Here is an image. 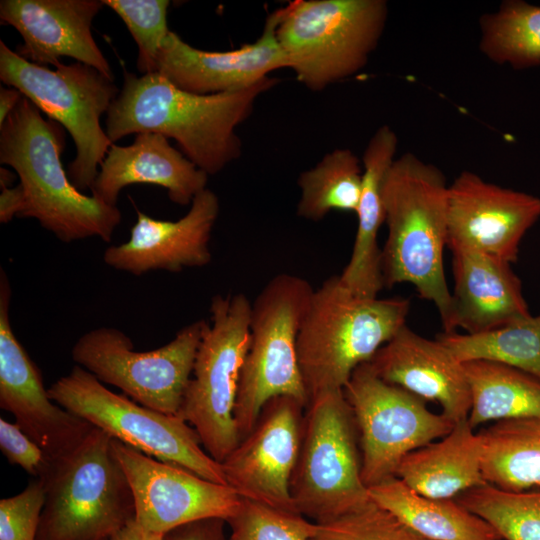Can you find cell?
Returning a JSON list of instances; mask_svg holds the SVG:
<instances>
[{
  "label": "cell",
  "mask_w": 540,
  "mask_h": 540,
  "mask_svg": "<svg viewBox=\"0 0 540 540\" xmlns=\"http://www.w3.org/2000/svg\"><path fill=\"white\" fill-rule=\"evenodd\" d=\"M278 82L266 77L244 89L199 95L177 88L159 72L137 76L124 71L122 88L106 113L105 131L112 143L145 132L172 138L186 158L214 175L240 157L237 127L258 97Z\"/></svg>",
  "instance_id": "cell-1"
},
{
  "label": "cell",
  "mask_w": 540,
  "mask_h": 540,
  "mask_svg": "<svg viewBox=\"0 0 540 540\" xmlns=\"http://www.w3.org/2000/svg\"><path fill=\"white\" fill-rule=\"evenodd\" d=\"M448 186L443 172L412 153L396 158L383 185L387 239L381 250L384 287L412 284L436 306L444 332L456 331L444 274Z\"/></svg>",
  "instance_id": "cell-2"
},
{
  "label": "cell",
  "mask_w": 540,
  "mask_h": 540,
  "mask_svg": "<svg viewBox=\"0 0 540 540\" xmlns=\"http://www.w3.org/2000/svg\"><path fill=\"white\" fill-rule=\"evenodd\" d=\"M64 147L63 126L22 96L0 126V163L14 169L24 192L20 218H35L66 243L94 236L110 242L121 212L72 184L61 162Z\"/></svg>",
  "instance_id": "cell-3"
},
{
  "label": "cell",
  "mask_w": 540,
  "mask_h": 540,
  "mask_svg": "<svg viewBox=\"0 0 540 540\" xmlns=\"http://www.w3.org/2000/svg\"><path fill=\"white\" fill-rule=\"evenodd\" d=\"M409 310L408 299L361 296L339 275L326 279L314 290L297 337L309 401L320 393L343 390L354 370L406 325Z\"/></svg>",
  "instance_id": "cell-4"
},
{
  "label": "cell",
  "mask_w": 540,
  "mask_h": 540,
  "mask_svg": "<svg viewBox=\"0 0 540 540\" xmlns=\"http://www.w3.org/2000/svg\"><path fill=\"white\" fill-rule=\"evenodd\" d=\"M36 540H111L135 519L128 479L112 437L93 427L68 454L50 461Z\"/></svg>",
  "instance_id": "cell-5"
},
{
  "label": "cell",
  "mask_w": 540,
  "mask_h": 540,
  "mask_svg": "<svg viewBox=\"0 0 540 540\" xmlns=\"http://www.w3.org/2000/svg\"><path fill=\"white\" fill-rule=\"evenodd\" d=\"M276 36L299 82L314 92L361 71L388 18L385 0H294Z\"/></svg>",
  "instance_id": "cell-6"
},
{
  "label": "cell",
  "mask_w": 540,
  "mask_h": 540,
  "mask_svg": "<svg viewBox=\"0 0 540 540\" xmlns=\"http://www.w3.org/2000/svg\"><path fill=\"white\" fill-rule=\"evenodd\" d=\"M361 467L358 430L343 390L311 398L304 410L301 444L290 480L296 511L325 523L369 503Z\"/></svg>",
  "instance_id": "cell-7"
},
{
  "label": "cell",
  "mask_w": 540,
  "mask_h": 540,
  "mask_svg": "<svg viewBox=\"0 0 540 540\" xmlns=\"http://www.w3.org/2000/svg\"><path fill=\"white\" fill-rule=\"evenodd\" d=\"M313 292L306 279L282 273L274 276L251 302L250 345L234 409L240 440L253 429L270 399L289 396L305 408L308 405L297 337Z\"/></svg>",
  "instance_id": "cell-8"
},
{
  "label": "cell",
  "mask_w": 540,
  "mask_h": 540,
  "mask_svg": "<svg viewBox=\"0 0 540 540\" xmlns=\"http://www.w3.org/2000/svg\"><path fill=\"white\" fill-rule=\"evenodd\" d=\"M0 80L16 88L71 135L76 155L67 173L81 192L91 189L112 143L101 127L120 89L114 80L80 63L55 69L31 63L0 41Z\"/></svg>",
  "instance_id": "cell-9"
},
{
  "label": "cell",
  "mask_w": 540,
  "mask_h": 540,
  "mask_svg": "<svg viewBox=\"0 0 540 540\" xmlns=\"http://www.w3.org/2000/svg\"><path fill=\"white\" fill-rule=\"evenodd\" d=\"M251 302L243 293L215 295L178 412L206 452L222 463L238 445L234 409L250 345Z\"/></svg>",
  "instance_id": "cell-10"
},
{
  "label": "cell",
  "mask_w": 540,
  "mask_h": 540,
  "mask_svg": "<svg viewBox=\"0 0 540 540\" xmlns=\"http://www.w3.org/2000/svg\"><path fill=\"white\" fill-rule=\"evenodd\" d=\"M52 401L94 427L155 459L180 465L202 478L227 485L222 464L204 449L196 430L178 415L143 406L110 391L75 365L48 389Z\"/></svg>",
  "instance_id": "cell-11"
},
{
  "label": "cell",
  "mask_w": 540,
  "mask_h": 540,
  "mask_svg": "<svg viewBox=\"0 0 540 540\" xmlns=\"http://www.w3.org/2000/svg\"><path fill=\"white\" fill-rule=\"evenodd\" d=\"M206 322L195 321L166 345L145 352L136 351L124 332L100 327L76 341L72 359L100 382L119 388L135 402L178 415Z\"/></svg>",
  "instance_id": "cell-12"
},
{
  "label": "cell",
  "mask_w": 540,
  "mask_h": 540,
  "mask_svg": "<svg viewBox=\"0 0 540 540\" xmlns=\"http://www.w3.org/2000/svg\"><path fill=\"white\" fill-rule=\"evenodd\" d=\"M343 392L356 422L367 488L396 477L407 454L446 436L456 423L430 411L420 397L380 379L369 363L354 370Z\"/></svg>",
  "instance_id": "cell-13"
},
{
  "label": "cell",
  "mask_w": 540,
  "mask_h": 540,
  "mask_svg": "<svg viewBox=\"0 0 540 540\" xmlns=\"http://www.w3.org/2000/svg\"><path fill=\"white\" fill-rule=\"evenodd\" d=\"M112 449L133 493L135 521L149 532L164 535L206 518L227 521L240 506L242 498L229 485L206 480L113 438Z\"/></svg>",
  "instance_id": "cell-14"
},
{
  "label": "cell",
  "mask_w": 540,
  "mask_h": 540,
  "mask_svg": "<svg viewBox=\"0 0 540 540\" xmlns=\"http://www.w3.org/2000/svg\"><path fill=\"white\" fill-rule=\"evenodd\" d=\"M304 410L289 396L270 399L253 429L221 463L227 485L241 498L297 512L290 480L299 454Z\"/></svg>",
  "instance_id": "cell-15"
},
{
  "label": "cell",
  "mask_w": 540,
  "mask_h": 540,
  "mask_svg": "<svg viewBox=\"0 0 540 540\" xmlns=\"http://www.w3.org/2000/svg\"><path fill=\"white\" fill-rule=\"evenodd\" d=\"M11 288L0 271V407L55 460L75 449L93 429L48 395L38 367L16 338L10 320Z\"/></svg>",
  "instance_id": "cell-16"
},
{
  "label": "cell",
  "mask_w": 540,
  "mask_h": 540,
  "mask_svg": "<svg viewBox=\"0 0 540 540\" xmlns=\"http://www.w3.org/2000/svg\"><path fill=\"white\" fill-rule=\"evenodd\" d=\"M540 218V197L501 187L472 171L448 186L447 246L475 250L508 263Z\"/></svg>",
  "instance_id": "cell-17"
},
{
  "label": "cell",
  "mask_w": 540,
  "mask_h": 540,
  "mask_svg": "<svg viewBox=\"0 0 540 540\" xmlns=\"http://www.w3.org/2000/svg\"><path fill=\"white\" fill-rule=\"evenodd\" d=\"M279 9L271 12L259 38L240 48L204 51L170 31L159 50L157 72L177 88L199 95L249 87L290 63L276 36Z\"/></svg>",
  "instance_id": "cell-18"
},
{
  "label": "cell",
  "mask_w": 540,
  "mask_h": 540,
  "mask_svg": "<svg viewBox=\"0 0 540 540\" xmlns=\"http://www.w3.org/2000/svg\"><path fill=\"white\" fill-rule=\"evenodd\" d=\"M103 6L102 0H1L0 20L22 36L15 52L25 60L55 68L66 56L114 80L91 30Z\"/></svg>",
  "instance_id": "cell-19"
},
{
  "label": "cell",
  "mask_w": 540,
  "mask_h": 540,
  "mask_svg": "<svg viewBox=\"0 0 540 540\" xmlns=\"http://www.w3.org/2000/svg\"><path fill=\"white\" fill-rule=\"evenodd\" d=\"M219 209L217 195L206 188L176 221L154 219L137 210L129 240L108 247L104 262L136 276L153 270L179 272L185 267H203L211 261L209 241Z\"/></svg>",
  "instance_id": "cell-20"
},
{
  "label": "cell",
  "mask_w": 540,
  "mask_h": 540,
  "mask_svg": "<svg viewBox=\"0 0 540 540\" xmlns=\"http://www.w3.org/2000/svg\"><path fill=\"white\" fill-rule=\"evenodd\" d=\"M368 363L383 381L438 403L454 422L468 418L471 396L463 365L439 340L404 325Z\"/></svg>",
  "instance_id": "cell-21"
},
{
  "label": "cell",
  "mask_w": 540,
  "mask_h": 540,
  "mask_svg": "<svg viewBox=\"0 0 540 540\" xmlns=\"http://www.w3.org/2000/svg\"><path fill=\"white\" fill-rule=\"evenodd\" d=\"M207 181L208 174L171 146L168 138L145 132L136 134L131 145H111L90 190L96 198L117 206L124 187L153 184L167 189L175 204L187 206L207 188Z\"/></svg>",
  "instance_id": "cell-22"
},
{
  "label": "cell",
  "mask_w": 540,
  "mask_h": 540,
  "mask_svg": "<svg viewBox=\"0 0 540 540\" xmlns=\"http://www.w3.org/2000/svg\"><path fill=\"white\" fill-rule=\"evenodd\" d=\"M451 251L456 329L475 334L530 315L510 263L471 249Z\"/></svg>",
  "instance_id": "cell-23"
},
{
  "label": "cell",
  "mask_w": 540,
  "mask_h": 540,
  "mask_svg": "<svg viewBox=\"0 0 540 540\" xmlns=\"http://www.w3.org/2000/svg\"><path fill=\"white\" fill-rule=\"evenodd\" d=\"M398 137L388 125H382L369 140L363 154L362 190L357 210V231L348 264L339 275L355 294L377 297L384 287L378 232L385 222L383 185L392 166Z\"/></svg>",
  "instance_id": "cell-24"
},
{
  "label": "cell",
  "mask_w": 540,
  "mask_h": 540,
  "mask_svg": "<svg viewBox=\"0 0 540 540\" xmlns=\"http://www.w3.org/2000/svg\"><path fill=\"white\" fill-rule=\"evenodd\" d=\"M396 477L415 492L436 499H454L485 484L481 469V440L467 419L437 442L407 454Z\"/></svg>",
  "instance_id": "cell-25"
},
{
  "label": "cell",
  "mask_w": 540,
  "mask_h": 540,
  "mask_svg": "<svg viewBox=\"0 0 540 540\" xmlns=\"http://www.w3.org/2000/svg\"><path fill=\"white\" fill-rule=\"evenodd\" d=\"M370 498L428 540H501L485 520L456 499L423 496L394 477L368 488Z\"/></svg>",
  "instance_id": "cell-26"
},
{
  "label": "cell",
  "mask_w": 540,
  "mask_h": 540,
  "mask_svg": "<svg viewBox=\"0 0 540 540\" xmlns=\"http://www.w3.org/2000/svg\"><path fill=\"white\" fill-rule=\"evenodd\" d=\"M478 435L486 483L514 492L540 488V417L496 421Z\"/></svg>",
  "instance_id": "cell-27"
},
{
  "label": "cell",
  "mask_w": 540,
  "mask_h": 540,
  "mask_svg": "<svg viewBox=\"0 0 540 540\" xmlns=\"http://www.w3.org/2000/svg\"><path fill=\"white\" fill-rule=\"evenodd\" d=\"M470 389V426L495 420L540 417V379L497 362L462 363Z\"/></svg>",
  "instance_id": "cell-28"
},
{
  "label": "cell",
  "mask_w": 540,
  "mask_h": 540,
  "mask_svg": "<svg viewBox=\"0 0 540 540\" xmlns=\"http://www.w3.org/2000/svg\"><path fill=\"white\" fill-rule=\"evenodd\" d=\"M436 339L461 363L497 362L540 379V314L475 334L443 332Z\"/></svg>",
  "instance_id": "cell-29"
},
{
  "label": "cell",
  "mask_w": 540,
  "mask_h": 540,
  "mask_svg": "<svg viewBox=\"0 0 540 540\" xmlns=\"http://www.w3.org/2000/svg\"><path fill=\"white\" fill-rule=\"evenodd\" d=\"M348 148H337L322 157L297 180L300 199L297 214L311 221L330 211L356 212L362 190L363 166Z\"/></svg>",
  "instance_id": "cell-30"
},
{
  "label": "cell",
  "mask_w": 540,
  "mask_h": 540,
  "mask_svg": "<svg viewBox=\"0 0 540 540\" xmlns=\"http://www.w3.org/2000/svg\"><path fill=\"white\" fill-rule=\"evenodd\" d=\"M479 48L492 62L525 69L540 65V5L502 2L480 18Z\"/></svg>",
  "instance_id": "cell-31"
},
{
  "label": "cell",
  "mask_w": 540,
  "mask_h": 540,
  "mask_svg": "<svg viewBox=\"0 0 540 540\" xmlns=\"http://www.w3.org/2000/svg\"><path fill=\"white\" fill-rule=\"evenodd\" d=\"M455 499L490 524L502 540H540V488L514 492L485 483Z\"/></svg>",
  "instance_id": "cell-32"
},
{
  "label": "cell",
  "mask_w": 540,
  "mask_h": 540,
  "mask_svg": "<svg viewBox=\"0 0 540 540\" xmlns=\"http://www.w3.org/2000/svg\"><path fill=\"white\" fill-rule=\"evenodd\" d=\"M226 523L231 528L227 540H310L317 530L316 522L298 512L244 498Z\"/></svg>",
  "instance_id": "cell-33"
},
{
  "label": "cell",
  "mask_w": 540,
  "mask_h": 540,
  "mask_svg": "<svg viewBox=\"0 0 540 540\" xmlns=\"http://www.w3.org/2000/svg\"><path fill=\"white\" fill-rule=\"evenodd\" d=\"M123 20L138 47L140 73L157 72L159 50L171 31L167 25L168 0H102Z\"/></svg>",
  "instance_id": "cell-34"
},
{
  "label": "cell",
  "mask_w": 540,
  "mask_h": 540,
  "mask_svg": "<svg viewBox=\"0 0 540 540\" xmlns=\"http://www.w3.org/2000/svg\"><path fill=\"white\" fill-rule=\"evenodd\" d=\"M310 540H428L372 499L334 520L317 523Z\"/></svg>",
  "instance_id": "cell-35"
},
{
  "label": "cell",
  "mask_w": 540,
  "mask_h": 540,
  "mask_svg": "<svg viewBox=\"0 0 540 540\" xmlns=\"http://www.w3.org/2000/svg\"><path fill=\"white\" fill-rule=\"evenodd\" d=\"M45 502L41 480L35 479L20 493L0 500V540H36Z\"/></svg>",
  "instance_id": "cell-36"
},
{
  "label": "cell",
  "mask_w": 540,
  "mask_h": 540,
  "mask_svg": "<svg viewBox=\"0 0 540 540\" xmlns=\"http://www.w3.org/2000/svg\"><path fill=\"white\" fill-rule=\"evenodd\" d=\"M0 450L12 465L40 479L48 470L50 459L16 422L0 418Z\"/></svg>",
  "instance_id": "cell-37"
},
{
  "label": "cell",
  "mask_w": 540,
  "mask_h": 540,
  "mask_svg": "<svg viewBox=\"0 0 540 540\" xmlns=\"http://www.w3.org/2000/svg\"><path fill=\"white\" fill-rule=\"evenodd\" d=\"M221 518H206L178 526L163 535L162 540H227Z\"/></svg>",
  "instance_id": "cell-38"
},
{
  "label": "cell",
  "mask_w": 540,
  "mask_h": 540,
  "mask_svg": "<svg viewBox=\"0 0 540 540\" xmlns=\"http://www.w3.org/2000/svg\"><path fill=\"white\" fill-rule=\"evenodd\" d=\"M24 204V192L20 184L15 187H1L0 222L8 223L13 217H20Z\"/></svg>",
  "instance_id": "cell-39"
},
{
  "label": "cell",
  "mask_w": 540,
  "mask_h": 540,
  "mask_svg": "<svg viewBox=\"0 0 540 540\" xmlns=\"http://www.w3.org/2000/svg\"><path fill=\"white\" fill-rule=\"evenodd\" d=\"M162 538L163 535L145 530L134 519L111 540H162Z\"/></svg>",
  "instance_id": "cell-40"
},
{
  "label": "cell",
  "mask_w": 540,
  "mask_h": 540,
  "mask_svg": "<svg viewBox=\"0 0 540 540\" xmlns=\"http://www.w3.org/2000/svg\"><path fill=\"white\" fill-rule=\"evenodd\" d=\"M22 93L16 88L10 87L0 88V126L5 122L8 116L16 108L20 99L22 98Z\"/></svg>",
  "instance_id": "cell-41"
},
{
  "label": "cell",
  "mask_w": 540,
  "mask_h": 540,
  "mask_svg": "<svg viewBox=\"0 0 540 540\" xmlns=\"http://www.w3.org/2000/svg\"><path fill=\"white\" fill-rule=\"evenodd\" d=\"M15 180V174L11 171L1 167L0 168V186L10 187Z\"/></svg>",
  "instance_id": "cell-42"
},
{
  "label": "cell",
  "mask_w": 540,
  "mask_h": 540,
  "mask_svg": "<svg viewBox=\"0 0 540 540\" xmlns=\"http://www.w3.org/2000/svg\"><path fill=\"white\" fill-rule=\"evenodd\" d=\"M502 540V539H501Z\"/></svg>",
  "instance_id": "cell-43"
}]
</instances>
